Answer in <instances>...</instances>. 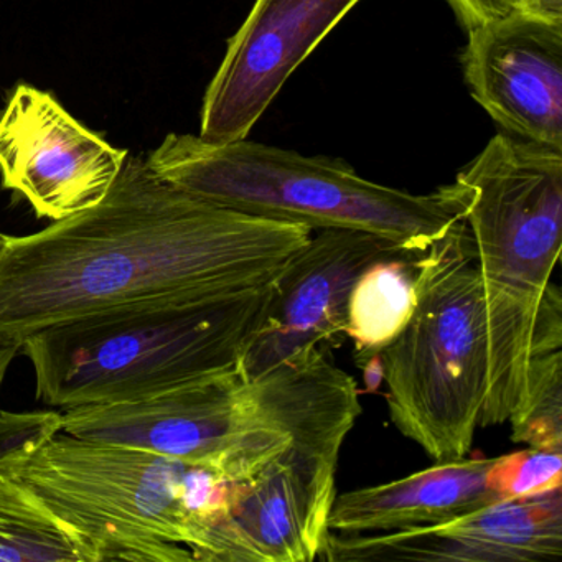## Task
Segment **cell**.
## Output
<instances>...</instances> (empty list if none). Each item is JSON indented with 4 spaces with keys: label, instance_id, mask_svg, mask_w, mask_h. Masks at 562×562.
<instances>
[{
    "label": "cell",
    "instance_id": "obj_5",
    "mask_svg": "<svg viewBox=\"0 0 562 562\" xmlns=\"http://www.w3.org/2000/svg\"><path fill=\"white\" fill-rule=\"evenodd\" d=\"M166 182L245 215L317 229H360L413 255L463 220L462 183L414 195L358 176L348 164L249 140L169 134L146 160Z\"/></svg>",
    "mask_w": 562,
    "mask_h": 562
},
{
    "label": "cell",
    "instance_id": "obj_6",
    "mask_svg": "<svg viewBox=\"0 0 562 562\" xmlns=\"http://www.w3.org/2000/svg\"><path fill=\"white\" fill-rule=\"evenodd\" d=\"M355 390L318 348L256 380L233 370L144 400L60 411L61 429L251 480L299 427Z\"/></svg>",
    "mask_w": 562,
    "mask_h": 562
},
{
    "label": "cell",
    "instance_id": "obj_9",
    "mask_svg": "<svg viewBox=\"0 0 562 562\" xmlns=\"http://www.w3.org/2000/svg\"><path fill=\"white\" fill-rule=\"evenodd\" d=\"M413 252L360 229L328 228L292 256L272 282L271 302L239 360L245 380H256L285 361L338 345L347 325L351 289L361 272L383 259Z\"/></svg>",
    "mask_w": 562,
    "mask_h": 562
},
{
    "label": "cell",
    "instance_id": "obj_15",
    "mask_svg": "<svg viewBox=\"0 0 562 562\" xmlns=\"http://www.w3.org/2000/svg\"><path fill=\"white\" fill-rule=\"evenodd\" d=\"M419 255L373 262L355 282L344 335L353 340L358 364L380 353L409 322L416 307Z\"/></svg>",
    "mask_w": 562,
    "mask_h": 562
},
{
    "label": "cell",
    "instance_id": "obj_17",
    "mask_svg": "<svg viewBox=\"0 0 562 562\" xmlns=\"http://www.w3.org/2000/svg\"><path fill=\"white\" fill-rule=\"evenodd\" d=\"M488 482L499 499L528 498L562 488V452L528 447L495 457Z\"/></svg>",
    "mask_w": 562,
    "mask_h": 562
},
{
    "label": "cell",
    "instance_id": "obj_13",
    "mask_svg": "<svg viewBox=\"0 0 562 562\" xmlns=\"http://www.w3.org/2000/svg\"><path fill=\"white\" fill-rule=\"evenodd\" d=\"M462 67L506 133L562 150V25L516 14L473 29Z\"/></svg>",
    "mask_w": 562,
    "mask_h": 562
},
{
    "label": "cell",
    "instance_id": "obj_22",
    "mask_svg": "<svg viewBox=\"0 0 562 562\" xmlns=\"http://www.w3.org/2000/svg\"><path fill=\"white\" fill-rule=\"evenodd\" d=\"M4 238L5 235H2V233H0V246H2V243H4Z\"/></svg>",
    "mask_w": 562,
    "mask_h": 562
},
{
    "label": "cell",
    "instance_id": "obj_20",
    "mask_svg": "<svg viewBox=\"0 0 562 562\" xmlns=\"http://www.w3.org/2000/svg\"><path fill=\"white\" fill-rule=\"evenodd\" d=\"M22 341H24L22 338L14 337V335L0 334V391H2V384L8 376L12 361L18 355H21Z\"/></svg>",
    "mask_w": 562,
    "mask_h": 562
},
{
    "label": "cell",
    "instance_id": "obj_4",
    "mask_svg": "<svg viewBox=\"0 0 562 562\" xmlns=\"http://www.w3.org/2000/svg\"><path fill=\"white\" fill-rule=\"evenodd\" d=\"M272 282L239 294L133 302L41 328L21 351L34 367L37 400L58 411L127 403L238 370Z\"/></svg>",
    "mask_w": 562,
    "mask_h": 562
},
{
    "label": "cell",
    "instance_id": "obj_19",
    "mask_svg": "<svg viewBox=\"0 0 562 562\" xmlns=\"http://www.w3.org/2000/svg\"><path fill=\"white\" fill-rule=\"evenodd\" d=\"M467 32L521 14L528 0H447Z\"/></svg>",
    "mask_w": 562,
    "mask_h": 562
},
{
    "label": "cell",
    "instance_id": "obj_2",
    "mask_svg": "<svg viewBox=\"0 0 562 562\" xmlns=\"http://www.w3.org/2000/svg\"><path fill=\"white\" fill-rule=\"evenodd\" d=\"M456 182L469 190L463 222L482 282L488 387L482 427L521 416L562 367V150L493 137Z\"/></svg>",
    "mask_w": 562,
    "mask_h": 562
},
{
    "label": "cell",
    "instance_id": "obj_11",
    "mask_svg": "<svg viewBox=\"0 0 562 562\" xmlns=\"http://www.w3.org/2000/svg\"><path fill=\"white\" fill-rule=\"evenodd\" d=\"M360 0H256L206 90L200 137H248L305 58Z\"/></svg>",
    "mask_w": 562,
    "mask_h": 562
},
{
    "label": "cell",
    "instance_id": "obj_3",
    "mask_svg": "<svg viewBox=\"0 0 562 562\" xmlns=\"http://www.w3.org/2000/svg\"><path fill=\"white\" fill-rule=\"evenodd\" d=\"M0 470L83 536L98 562H187L245 480L147 450L83 439L61 413H0Z\"/></svg>",
    "mask_w": 562,
    "mask_h": 562
},
{
    "label": "cell",
    "instance_id": "obj_1",
    "mask_svg": "<svg viewBox=\"0 0 562 562\" xmlns=\"http://www.w3.org/2000/svg\"><path fill=\"white\" fill-rule=\"evenodd\" d=\"M312 233L206 202L126 157L93 209L5 236L0 334L24 340L116 305L252 291L271 284Z\"/></svg>",
    "mask_w": 562,
    "mask_h": 562
},
{
    "label": "cell",
    "instance_id": "obj_16",
    "mask_svg": "<svg viewBox=\"0 0 562 562\" xmlns=\"http://www.w3.org/2000/svg\"><path fill=\"white\" fill-rule=\"evenodd\" d=\"M98 562L93 546L0 470V562Z\"/></svg>",
    "mask_w": 562,
    "mask_h": 562
},
{
    "label": "cell",
    "instance_id": "obj_8",
    "mask_svg": "<svg viewBox=\"0 0 562 562\" xmlns=\"http://www.w3.org/2000/svg\"><path fill=\"white\" fill-rule=\"evenodd\" d=\"M360 414L357 391L299 427L268 467L241 483L225 515L206 529L193 559L317 561L330 532L341 447Z\"/></svg>",
    "mask_w": 562,
    "mask_h": 562
},
{
    "label": "cell",
    "instance_id": "obj_14",
    "mask_svg": "<svg viewBox=\"0 0 562 562\" xmlns=\"http://www.w3.org/2000/svg\"><path fill=\"white\" fill-rule=\"evenodd\" d=\"M495 457H462L381 485L335 496L328 529L338 535L401 531L437 525L502 502L488 482Z\"/></svg>",
    "mask_w": 562,
    "mask_h": 562
},
{
    "label": "cell",
    "instance_id": "obj_21",
    "mask_svg": "<svg viewBox=\"0 0 562 562\" xmlns=\"http://www.w3.org/2000/svg\"><path fill=\"white\" fill-rule=\"evenodd\" d=\"M358 367L363 370L364 383H367V390L373 391L378 390L381 381H384V370H383V361H381V355L376 353L373 357L364 360L363 363L358 364Z\"/></svg>",
    "mask_w": 562,
    "mask_h": 562
},
{
    "label": "cell",
    "instance_id": "obj_12",
    "mask_svg": "<svg viewBox=\"0 0 562 562\" xmlns=\"http://www.w3.org/2000/svg\"><path fill=\"white\" fill-rule=\"evenodd\" d=\"M562 555V488L502 499L437 525L390 532H328L327 562H549Z\"/></svg>",
    "mask_w": 562,
    "mask_h": 562
},
{
    "label": "cell",
    "instance_id": "obj_7",
    "mask_svg": "<svg viewBox=\"0 0 562 562\" xmlns=\"http://www.w3.org/2000/svg\"><path fill=\"white\" fill-rule=\"evenodd\" d=\"M391 423L434 462L467 457L482 427L488 341L472 238L460 220L416 259V307L380 351Z\"/></svg>",
    "mask_w": 562,
    "mask_h": 562
},
{
    "label": "cell",
    "instance_id": "obj_18",
    "mask_svg": "<svg viewBox=\"0 0 562 562\" xmlns=\"http://www.w3.org/2000/svg\"><path fill=\"white\" fill-rule=\"evenodd\" d=\"M509 424L513 442L562 452V373L548 378L525 413Z\"/></svg>",
    "mask_w": 562,
    "mask_h": 562
},
{
    "label": "cell",
    "instance_id": "obj_10",
    "mask_svg": "<svg viewBox=\"0 0 562 562\" xmlns=\"http://www.w3.org/2000/svg\"><path fill=\"white\" fill-rule=\"evenodd\" d=\"M126 149L81 126L52 94L21 85L0 116L4 189L29 200L38 218L60 220L93 209L110 192Z\"/></svg>",
    "mask_w": 562,
    "mask_h": 562
}]
</instances>
